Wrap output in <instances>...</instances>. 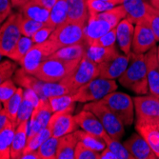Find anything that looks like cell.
Wrapping results in <instances>:
<instances>
[{
  "label": "cell",
  "mask_w": 159,
  "mask_h": 159,
  "mask_svg": "<svg viewBox=\"0 0 159 159\" xmlns=\"http://www.w3.org/2000/svg\"><path fill=\"white\" fill-rule=\"evenodd\" d=\"M119 83L138 95H144L149 92L147 64L145 54L131 52L129 63L124 73L118 78Z\"/></svg>",
  "instance_id": "obj_1"
},
{
  "label": "cell",
  "mask_w": 159,
  "mask_h": 159,
  "mask_svg": "<svg viewBox=\"0 0 159 159\" xmlns=\"http://www.w3.org/2000/svg\"><path fill=\"white\" fill-rule=\"evenodd\" d=\"M80 60L64 61L49 57L31 75L43 82H58L73 74Z\"/></svg>",
  "instance_id": "obj_2"
},
{
  "label": "cell",
  "mask_w": 159,
  "mask_h": 159,
  "mask_svg": "<svg viewBox=\"0 0 159 159\" xmlns=\"http://www.w3.org/2000/svg\"><path fill=\"white\" fill-rule=\"evenodd\" d=\"M116 89L117 83L114 79L97 77L82 85L75 91L73 96L75 102L88 103L101 100L107 94L116 91Z\"/></svg>",
  "instance_id": "obj_3"
},
{
  "label": "cell",
  "mask_w": 159,
  "mask_h": 159,
  "mask_svg": "<svg viewBox=\"0 0 159 159\" xmlns=\"http://www.w3.org/2000/svg\"><path fill=\"white\" fill-rule=\"evenodd\" d=\"M84 110L93 112L103 125L107 134L115 140H120L125 134V125L101 100L88 102Z\"/></svg>",
  "instance_id": "obj_4"
},
{
  "label": "cell",
  "mask_w": 159,
  "mask_h": 159,
  "mask_svg": "<svg viewBox=\"0 0 159 159\" xmlns=\"http://www.w3.org/2000/svg\"><path fill=\"white\" fill-rule=\"evenodd\" d=\"M101 101L123 122L125 126H131L134 120V99L127 93L112 92Z\"/></svg>",
  "instance_id": "obj_5"
},
{
  "label": "cell",
  "mask_w": 159,
  "mask_h": 159,
  "mask_svg": "<svg viewBox=\"0 0 159 159\" xmlns=\"http://www.w3.org/2000/svg\"><path fill=\"white\" fill-rule=\"evenodd\" d=\"M21 13H11L0 26V52L9 57L22 36L20 30Z\"/></svg>",
  "instance_id": "obj_6"
},
{
  "label": "cell",
  "mask_w": 159,
  "mask_h": 159,
  "mask_svg": "<svg viewBox=\"0 0 159 159\" xmlns=\"http://www.w3.org/2000/svg\"><path fill=\"white\" fill-rule=\"evenodd\" d=\"M58 49H60L59 46L50 38L45 42L36 43L28 52L19 65L29 74H32L43 61L48 59Z\"/></svg>",
  "instance_id": "obj_7"
},
{
  "label": "cell",
  "mask_w": 159,
  "mask_h": 159,
  "mask_svg": "<svg viewBox=\"0 0 159 159\" xmlns=\"http://www.w3.org/2000/svg\"><path fill=\"white\" fill-rule=\"evenodd\" d=\"M50 39L55 42L59 48L80 44L84 41V25L67 20L54 29Z\"/></svg>",
  "instance_id": "obj_8"
},
{
  "label": "cell",
  "mask_w": 159,
  "mask_h": 159,
  "mask_svg": "<svg viewBox=\"0 0 159 159\" xmlns=\"http://www.w3.org/2000/svg\"><path fill=\"white\" fill-rule=\"evenodd\" d=\"M136 121L159 125V98L151 96H135L134 98Z\"/></svg>",
  "instance_id": "obj_9"
},
{
  "label": "cell",
  "mask_w": 159,
  "mask_h": 159,
  "mask_svg": "<svg viewBox=\"0 0 159 159\" xmlns=\"http://www.w3.org/2000/svg\"><path fill=\"white\" fill-rule=\"evenodd\" d=\"M97 77H99L98 65L88 59L84 55L74 73L65 78L75 93V91L80 88L82 85Z\"/></svg>",
  "instance_id": "obj_10"
},
{
  "label": "cell",
  "mask_w": 159,
  "mask_h": 159,
  "mask_svg": "<svg viewBox=\"0 0 159 159\" xmlns=\"http://www.w3.org/2000/svg\"><path fill=\"white\" fill-rule=\"evenodd\" d=\"M47 127L52 136L60 138L63 135L75 132L78 125L75 115H73V111H62L52 113Z\"/></svg>",
  "instance_id": "obj_11"
},
{
  "label": "cell",
  "mask_w": 159,
  "mask_h": 159,
  "mask_svg": "<svg viewBox=\"0 0 159 159\" xmlns=\"http://www.w3.org/2000/svg\"><path fill=\"white\" fill-rule=\"evenodd\" d=\"M53 113L48 98H40L34 109L28 124V137L37 134L40 129L48 126V123Z\"/></svg>",
  "instance_id": "obj_12"
},
{
  "label": "cell",
  "mask_w": 159,
  "mask_h": 159,
  "mask_svg": "<svg viewBox=\"0 0 159 159\" xmlns=\"http://www.w3.org/2000/svg\"><path fill=\"white\" fill-rule=\"evenodd\" d=\"M156 37L148 22L145 20L134 27L132 52L137 54H145L156 44Z\"/></svg>",
  "instance_id": "obj_13"
},
{
  "label": "cell",
  "mask_w": 159,
  "mask_h": 159,
  "mask_svg": "<svg viewBox=\"0 0 159 159\" xmlns=\"http://www.w3.org/2000/svg\"><path fill=\"white\" fill-rule=\"evenodd\" d=\"M129 59H131V53H118L116 56L112 57V58L98 64L99 77L106 79L119 78V76H121V75L127 69L129 63Z\"/></svg>",
  "instance_id": "obj_14"
},
{
  "label": "cell",
  "mask_w": 159,
  "mask_h": 159,
  "mask_svg": "<svg viewBox=\"0 0 159 159\" xmlns=\"http://www.w3.org/2000/svg\"><path fill=\"white\" fill-rule=\"evenodd\" d=\"M113 29L107 21L99 18L96 14H89L88 20L84 26V41L87 46L92 45V43L103 36L108 32Z\"/></svg>",
  "instance_id": "obj_15"
},
{
  "label": "cell",
  "mask_w": 159,
  "mask_h": 159,
  "mask_svg": "<svg viewBox=\"0 0 159 159\" xmlns=\"http://www.w3.org/2000/svg\"><path fill=\"white\" fill-rule=\"evenodd\" d=\"M123 145L129 151L134 159H155L156 154L139 134H134L129 139H127Z\"/></svg>",
  "instance_id": "obj_16"
},
{
  "label": "cell",
  "mask_w": 159,
  "mask_h": 159,
  "mask_svg": "<svg viewBox=\"0 0 159 159\" xmlns=\"http://www.w3.org/2000/svg\"><path fill=\"white\" fill-rule=\"evenodd\" d=\"M148 75L149 92L159 98V63L157 60V47L154 46L145 53Z\"/></svg>",
  "instance_id": "obj_17"
},
{
  "label": "cell",
  "mask_w": 159,
  "mask_h": 159,
  "mask_svg": "<svg viewBox=\"0 0 159 159\" xmlns=\"http://www.w3.org/2000/svg\"><path fill=\"white\" fill-rule=\"evenodd\" d=\"M75 118L78 127H80L83 131L87 133L97 135L102 139L108 134L103 125L101 124L99 119L96 117V115L90 111L83 109V111L75 115Z\"/></svg>",
  "instance_id": "obj_18"
},
{
  "label": "cell",
  "mask_w": 159,
  "mask_h": 159,
  "mask_svg": "<svg viewBox=\"0 0 159 159\" xmlns=\"http://www.w3.org/2000/svg\"><path fill=\"white\" fill-rule=\"evenodd\" d=\"M122 5L127 12L126 18L135 25L146 20L151 8L145 0H123Z\"/></svg>",
  "instance_id": "obj_19"
},
{
  "label": "cell",
  "mask_w": 159,
  "mask_h": 159,
  "mask_svg": "<svg viewBox=\"0 0 159 159\" xmlns=\"http://www.w3.org/2000/svg\"><path fill=\"white\" fill-rule=\"evenodd\" d=\"M116 41L124 54L132 52V43L134 33V24L127 18L122 19L116 26Z\"/></svg>",
  "instance_id": "obj_20"
},
{
  "label": "cell",
  "mask_w": 159,
  "mask_h": 159,
  "mask_svg": "<svg viewBox=\"0 0 159 159\" xmlns=\"http://www.w3.org/2000/svg\"><path fill=\"white\" fill-rule=\"evenodd\" d=\"M18 10L24 17L44 23H47L51 11V9L43 5L40 0H31Z\"/></svg>",
  "instance_id": "obj_21"
},
{
  "label": "cell",
  "mask_w": 159,
  "mask_h": 159,
  "mask_svg": "<svg viewBox=\"0 0 159 159\" xmlns=\"http://www.w3.org/2000/svg\"><path fill=\"white\" fill-rule=\"evenodd\" d=\"M136 131L143 136L159 158V125L136 121Z\"/></svg>",
  "instance_id": "obj_22"
},
{
  "label": "cell",
  "mask_w": 159,
  "mask_h": 159,
  "mask_svg": "<svg viewBox=\"0 0 159 159\" xmlns=\"http://www.w3.org/2000/svg\"><path fill=\"white\" fill-rule=\"evenodd\" d=\"M13 81L16 82L19 87L23 88L24 90H33L34 91L40 98H43L42 94V87L44 82L36 78L34 75L29 74L22 67L17 69L12 76Z\"/></svg>",
  "instance_id": "obj_23"
},
{
  "label": "cell",
  "mask_w": 159,
  "mask_h": 159,
  "mask_svg": "<svg viewBox=\"0 0 159 159\" xmlns=\"http://www.w3.org/2000/svg\"><path fill=\"white\" fill-rule=\"evenodd\" d=\"M28 124L29 121H23L16 128L11 149V159L21 158L23 154L28 141Z\"/></svg>",
  "instance_id": "obj_24"
},
{
  "label": "cell",
  "mask_w": 159,
  "mask_h": 159,
  "mask_svg": "<svg viewBox=\"0 0 159 159\" xmlns=\"http://www.w3.org/2000/svg\"><path fill=\"white\" fill-rule=\"evenodd\" d=\"M68 18L70 22H75L81 25L86 24L89 17V10L87 0H67Z\"/></svg>",
  "instance_id": "obj_25"
},
{
  "label": "cell",
  "mask_w": 159,
  "mask_h": 159,
  "mask_svg": "<svg viewBox=\"0 0 159 159\" xmlns=\"http://www.w3.org/2000/svg\"><path fill=\"white\" fill-rule=\"evenodd\" d=\"M40 97L38 94L33 90H24V98L22 104L20 106L16 121V128L23 121H29L31 118V115L34 111V107L38 103Z\"/></svg>",
  "instance_id": "obj_26"
},
{
  "label": "cell",
  "mask_w": 159,
  "mask_h": 159,
  "mask_svg": "<svg viewBox=\"0 0 159 159\" xmlns=\"http://www.w3.org/2000/svg\"><path fill=\"white\" fill-rule=\"evenodd\" d=\"M78 141L75 132L58 138L56 159H75V151Z\"/></svg>",
  "instance_id": "obj_27"
},
{
  "label": "cell",
  "mask_w": 159,
  "mask_h": 159,
  "mask_svg": "<svg viewBox=\"0 0 159 159\" xmlns=\"http://www.w3.org/2000/svg\"><path fill=\"white\" fill-rule=\"evenodd\" d=\"M119 52L114 46L111 47H101V46H88L85 56L95 64H100L104 61H107L112 57L116 56Z\"/></svg>",
  "instance_id": "obj_28"
},
{
  "label": "cell",
  "mask_w": 159,
  "mask_h": 159,
  "mask_svg": "<svg viewBox=\"0 0 159 159\" xmlns=\"http://www.w3.org/2000/svg\"><path fill=\"white\" fill-rule=\"evenodd\" d=\"M75 91L70 86L66 78L58 82H44L42 87L43 98H50L64 94H74Z\"/></svg>",
  "instance_id": "obj_29"
},
{
  "label": "cell",
  "mask_w": 159,
  "mask_h": 159,
  "mask_svg": "<svg viewBox=\"0 0 159 159\" xmlns=\"http://www.w3.org/2000/svg\"><path fill=\"white\" fill-rule=\"evenodd\" d=\"M86 50L82 43L75 45H70L66 47H62L57 50L54 53H52L50 58H55L64 61H74V60H81L85 55Z\"/></svg>",
  "instance_id": "obj_30"
},
{
  "label": "cell",
  "mask_w": 159,
  "mask_h": 159,
  "mask_svg": "<svg viewBox=\"0 0 159 159\" xmlns=\"http://www.w3.org/2000/svg\"><path fill=\"white\" fill-rule=\"evenodd\" d=\"M24 98V89L19 87L17 89L16 93H14L8 101L3 103L4 110L8 115V117L10 121L13 124V126L16 127V121L17 114L20 109V106L22 104V101Z\"/></svg>",
  "instance_id": "obj_31"
},
{
  "label": "cell",
  "mask_w": 159,
  "mask_h": 159,
  "mask_svg": "<svg viewBox=\"0 0 159 159\" xmlns=\"http://www.w3.org/2000/svg\"><path fill=\"white\" fill-rule=\"evenodd\" d=\"M16 127L9 121L6 127L0 132V159H10L12 138Z\"/></svg>",
  "instance_id": "obj_32"
},
{
  "label": "cell",
  "mask_w": 159,
  "mask_h": 159,
  "mask_svg": "<svg viewBox=\"0 0 159 159\" xmlns=\"http://www.w3.org/2000/svg\"><path fill=\"white\" fill-rule=\"evenodd\" d=\"M68 18V7L67 0H57L54 5L51 8L50 16L47 25L56 28L58 25L67 21Z\"/></svg>",
  "instance_id": "obj_33"
},
{
  "label": "cell",
  "mask_w": 159,
  "mask_h": 159,
  "mask_svg": "<svg viewBox=\"0 0 159 159\" xmlns=\"http://www.w3.org/2000/svg\"><path fill=\"white\" fill-rule=\"evenodd\" d=\"M34 43L32 39V37L22 35L20 37V39L18 40L16 47H14V49L12 50L11 53L9 55L8 58L20 64V62L23 60V58L26 56L28 52L31 50V48L34 46Z\"/></svg>",
  "instance_id": "obj_34"
},
{
  "label": "cell",
  "mask_w": 159,
  "mask_h": 159,
  "mask_svg": "<svg viewBox=\"0 0 159 159\" xmlns=\"http://www.w3.org/2000/svg\"><path fill=\"white\" fill-rule=\"evenodd\" d=\"M75 134H76L79 141H81L84 145L91 148L93 151L101 152L106 148L105 141L97 135L87 133L83 131V129H81V131H75Z\"/></svg>",
  "instance_id": "obj_35"
},
{
  "label": "cell",
  "mask_w": 159,
  "mask_h": 159,
  "mask_svg": "<svg viewBox=\"0 0 159 159\" xmlns=\"http://www.w3.org/2000/svg\"><path fill=\"white\" fill-rule=\"evenodd\" d=\"M96 16L99 18L107 21L109 24H111V26L112 28H115L122 19L126 18L127 12H126L124 6L122 4H120V5L114 6L113 8H111L104 12L98 13Z\"/></svg>",
  "instance_id": "obj_36"
},
{
  "label": "cell",
  "mask_w": 159,
  "mask_h": 159,
  "mask_svg": "<svg viewBox=\"0 0 159 159\" xmlns=\"http://www.w3.org/2000/svg\"><path fill=\"white\" fill-rule=\"evenodd\" d=\"M49 103L53 111H74L75 103L73 94H64L58 96H52L48 98Z\"/></svg>",
  "instance_id": "obj_37"
},
{
  "label": "cell",
  "mask_w": 159,
  "mask_h": 159,
  "mask_svg": "<svg viewBox=\"0 0 159 159\" xmlns=\"http://www.w3.org/2000/svg\"><path fill=\"white\" fill-rule=\"evenodd\" d=\"M57 145H58V138L51 136L45 142L41 144L37 149V152L40 159H56Z\"/></svg>",
  "instance_id": "obj_38"
},
{
  "label": "cell",
  "mask_w": 159,
  "mask_h": 159,
  "mask_svg": "<svg viewBox=\"0 0 159 159\" xmlns=\"http://www.w3.org/2000/svg\"><path fill=\"white\" fill-rule=\"evenodd\" d=\"M103 140L106 143V147L116 155L118 159H134V156L125 148V146L119 142V140L111 138L109 134L104 136Z\"/></svg>",
  "instance_id": "obj_39"
},
{
  "label": "cell",
  "mask_w": 159,
  "mask_h": 159,
  "mask_svg": "<svg viewBox=\"0 0 159 159\" xmlns=\"http://www.w3.org/2000/svg\"><path fill=\"white\" fill-rule=\"evenodd\" d=\"M52 136V134L50 132V129L48 127L40 129V131L35 134L34 135L28 137L27 145L23 152H31V151H37V149L41 146V144L43 142H45L49 137Z\"/></svg>",
  "instance_id": "obj_40"
},
{
  "label": "cell",
  "mask_w": 159,
  "mask_h": 159,
  "mask_svg": "<svg viewBox=\"0 0 159 159\" xmlns=\"http://www.w3.org/2000/svg\"><path fill=\"white\" fill-rule=\"evenodd\" d=\"M47 25V23L44 22H39L34 19H30L24 17L21 14V19H20V30L22 33V35L28 36V37H32L39 29L42 27H44Z\"/></svg>",
  "instance_id": "obj_41"
},
{
  "label": "cell",
  "mask_w": 159,
  "mask_h": 159,
  "mask_svg": "<svg viewBox=\"0 0 159 159\" xmlns=\"http://www.w3.org/2000/svg\"><path fill=\"white\" fill-rule=\"evenodd\" d=\"M18 63L12 61L11 59H6L0 61V85L9 78H11L16 71Z\"/></svg>",
  "instance_id": "obj_42"
},
{
  "label": "cell",
  "mask_w": 159,
  "mask_h": 159,
  "mask_svg": "<svg viewBox=\"0 0 159 159\" xmlns=\"http://www.w3.org/2000/svg\"><path fill=\"white\" fill-rule=\"evenodd\" d=\"M100 153L78 141L75 151V159H100Z\"/></svg>",
  "instance_id": "obj_43"
},
{
  "label": "cell",
  "mask_w": 159,
  "mask_h": 159,
  "mask_svg": "<svg viewBox=\"0 0 159 159\" xmlns=\"http://www.w3.org/2000/svg\"><path fill=\"white\" fill-rule=\"evenodd\" d=\"M17 89L18 87L16 86V83L13 81L12 77L7 79L0 85V100L3 103L6 102L16 93Z\"/></svg>",
  "instance_id": "obj_44"
},
{
  "label": "cell",
  "mask_w": 159,
  "mask_h": 159,
  "mask_svg": "<svg viewBox=\"0 0 159 159\" xmlns=\"http://www.w3.org/2000/svg\"><path fill=\"white\" fill-rule=\"evenodd\" d=\"M87 6H88L89 14H98L113 8L116 6V4L102 1V0H87Z\"/></svg>",
  "instance_id": "obj_45"
},
{
  "label": "cell",
  "mask_w": 159,
  "mask_h": 159,
  "mask_svg": "<svg viewBox=\"0 0 159 159\" xmlns=\"http://www.w3.org/2000/svg\"><path fill=\"white\" fill-rule=\"evenodd\" d=\"M116 28V27H115ZM113 28L103 36L99 37L97 40L92 43L90 46H101V47H111L114 46L116 42V29Z\"/></svg>",
  "instance_id": "obj_46"
},
{
  "label": "cell",
  "mask_w": 159,
  "mask_h": 159,
  "mask_svg": "<svg viewBox=\"0 0 159 159\" xmlns=\"http://www.w3.org/2000/svg\"><path fill=\"white\" fill-rule=\"evenodd\" d=\"M146 21L148 22V24L150 25L151 29L152 30V32L156 37V40L159 41V13H158L157 10L154 7H152V5L150 8L149 14L147 16Z\"/></svg>",
  "instance_id": "obj_47"
},
{
  "label": "cell",
  "mask_w": 159,
  "mask_h": 159,
  "mask_svg": "<svg viewBox=\"0 0 159 159\" xmlns=\"http://www.w3.org/2000/svg\"><path fill=\"white\" fill-rule=\"evenodd\" d=\"M54 27L49 26V25H45L44 27H42L39 30L32 36V39L34 41V44L36 43H42L45 42L46 40H48L51 36V34H52V32L54 31Z\"/></svg>",
  "instance_id": "obj_48"
},
{
  "label": "cell",
  "mask_w": 159,
  "mask_h": 159,
  "mask_svg": "<svg viewBox=\"0 0 159 159\" xmlns=\"http://www.w3.org/2000/svg\"><path fill=\"white\" fill-rule=\"evenodd\" d=\"M11 0H0V25L12 13Z\"/></svg>",
  "instance_id": "obj_49"
},
{
  "label": "cell",
  "mask_w": 159,
  "mask_h": 159,
  "mask_svg": "<svg viewBox=\"0 0 159 159\" xmlns=\"http://www.w3.org/2000/svg\"><path fill=\"white\" fill-rule=\"evenodd\" d=\"M100 159H118V158L109 148L106 147L100 153Z\"/></svg>",
  "instance_id": "obj_50"
},
{
  "label": "cell",
  "mask_w": 159,
  "mask_h": 159,
  "mask_svg": "<svg viewBox=\"0 0 159 159\" xmlns=\"http://www.w3.org/2000/svg\"><path fill=\"white\" fill-rule=\"evenodd\" d=\"M10 121L8 115L3 108V110L0 111V132L2 131V129L6 127V125L8 124V122Z\"/></svg>",
  "instance_id": "obj_51"
},
{
  "label": "cell",
  "mask_w": 159,
  "mask_h": 159,
  "mask_svg": "<svg viewBox=\"0 0 159 159\" xmlns=\"http://www.w3.org/2000/svg\"><path fill=\"white\" fill-rule=\"evenodd\" d=\"M21 159H40L37 151H31V152H23Z\"/></svg>",
  "instance_id": "obj_52"
},
{
  "label": "cell",
  "mask_w": 159,
  "mask_h": 159,
  "mask_svg": "<svg viewBox=\"0 0 159 159\" xmlns=\"http://www.w3.org/2000/svg\"><path fill=\"white\" fill-rule=\"evenodd\" d=\"M30 1L31 0H11V5H12V8L20 9L23 5H25L26 3Z\"/></svg>",
  "instance_id": "obj_53"
},
{
  "label": "cell",
  "mask_w": 159,
  "mask_h": 159,
  "mask_svg": "<svg viewBox=\"0 0 159 159\" xmlns=\"http://www.w3.org/2000/svg\"><path fill=\"white\" fill-rule=\"evenodd\" d=\"M40 1L42 2L43 5H45L46 7H48L49 9H51L54 5V3L57 1V0H40Z\"/></svg>",
  "instance_id": "obj_54"
},
{
  "label": "cell",
  "mask_w": 159,
  "mask_h": 159,
  "mask_svg": "<svg viewBox=\"0 0 159 159\" xmlns=\"http://www.w3.org/2000/svg\"><path fill=\"white\" fill-rule=\"evenodd\" d=\"M150 4L155 9L159 10V0H150Z\"/></svg>",
  "instance_id": "obj_55"
},
{
  "label": "cell",
  "mask_w": 159,
  "mask_h": 159,
  "mask_svg": "<svg viewBox=\"0 0 159 159\" xmlns=\"http://www.w3.org/2000/svg\"><path fill=\"white\" fill-rule=\"evenodd\" d=\"M102 1H107V2H111L113 4H116V5H120L123 3V0H102Z\"/></svg>",
  "instance_id": "obj_56"
},
{
  "label": "cell",
  "mask_w": 159,
  "mask_h": 159,
  "mask_svg": "<svg viewBox=\"0 0 159 159\" xmlns=\"http://www.w3.org/2000/svg\"><path fill=\"white\" fill-rule=\"evenodd\" d=\"M3 108H4V106H3V102L1 100H0V111H1L2 110H3Z\"/></svg>",
  "instance_id": "obj_57"
},
{
  "label": "cell",
  "mask_w": 159,
  "mask_h": 159,
  "mask_svg": "<svg viewBox=\"0 0 159 159\" xmlns=\"http://www.w3.org/2000/svg\"><path fill=\"white\" fill-rule=\"evenodd\" d=\"M157 60H158V63H159V46L157 47Z\"/></svg>",
  "instance_id": "obj_58"
},
{
  "label": "cell",
  "mask_w": 159,
  "mask_h": 159,
  "mask_svg": "<svg viewBox=\"0 0 159 159\" xmlns=\"http://www.w3.org/2000/svg\"><path fill=\"white\" fill-rule=\"evenodd\" d=\"M2 57H3V55L1 54V52H0V61H1V59H2Z\"/></svg>",
  "instance_id": "obj_59"
},
{
  "label": "cell",
  "mask_w": 159,
  "mask_h": 159,
  "mask_svg": "<svg viewBox=\"0 0 159 159\" xmlns=\"http://www.w3.org/2000/svg\"><path fill=\"white\" fill-rule=\"evenodd\" d=\"M157 10V9H156ZM157 11H158V13H159V10H157Z\"/></svg>",
  "instance_id": "obj_60"
},
{
  "label": "cell",
  "mask_w": 159,
  "mask_h": 159,
  "mask_svg": "<svg viewBox=\"0 0 159 159\" xmlns=\"http://www.w3.org/2000/svg\"><path fill=\"white\" fill-rule=\"evenodd\" d=\"M0 26H1V25H0Z\"/></svg>",
  "instance_id": "obj_61"
}]
</instances>
